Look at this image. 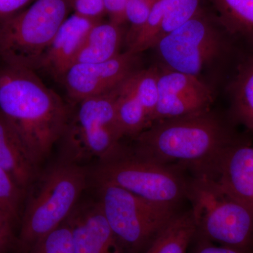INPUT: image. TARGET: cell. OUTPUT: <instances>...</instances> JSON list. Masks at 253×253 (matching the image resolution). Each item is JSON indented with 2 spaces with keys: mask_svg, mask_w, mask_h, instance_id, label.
Returning <instances> with one entry per match:
<instances>
[{
  "mask_svg": "<svg viewBox=\"0 0 253 253\" xmlns=\"http://www.w3.org/2000/svg\"><path fill=\"white\" fill-rule=\"evenodd\" d=\"M226 123L211 109L158 121L134 137L132 151L162 165L206 174L239 142Z\"/></svg>",
  "mask_w": 253,
  "mask_h": 253,
  "instance_id": "cell-1",
  "label": "cell"
},
{
  "mask_svg": "<svg viewBox=\"0 0 253 253\" xmlns=\"http://www.w3.org/2000/svg\"><path fill=\"white\" fill-rule=\"evenodd\" d=\"M0 112L39 165L61 140L69 122L62 99L28 68L0 65Z\"/></svg>",
  "mask_w": 253,
  "mask_h": 253,
  "instance_id": "cell-2",
  "label": "cell"
},
{
  "mask_svg": "<svg viewBox=\"0 0 253 253\" xmlns=\"http://www.w3.org/2000/svg\"><path fill=\"white\" fill-rule=\"evenodd\" d=\"M88 176L85 168L63 160L38 175L26 193L14 246L16 253H28L67 219L78 206Z\"/></svg>",
  "mask_w": 253,
  "mask_h": 253,
  "instance_id": "cell-3",
  "label": "cell"
},
{
  "mask_svg": "<svg viewBox=\"0 0 253 253\" xmlns=\"http://www.w3.org/2000/svg\"><path fill=\"white\" fill-rule=\"evenodd\" d=\"M184 171L141 157L122 144L114 154L99 161L92 177L96 185L113 184L153 204L177 211L187 199L189 179Z\"/></svg>",
  "mask_w": 253,
  "mask_h": 253,
  "instance_id": "cell-4",
  "label": "cell"
},
{
  "mask_svg": "<svg viewBox=\"0 0 253 253\" xmlns=\"http://www.w3.org/2000/svg\"><path fill=\"white\" fill-rule=\"evenodd\" d=\"M187 199L197 223L196 236L220 246L253 253V214L204 176L189 179Z\"/></svg>",
  "mask_w": 253,
  "mask_h": 253,
  "instance_id": "cell-5",
  "label": "cell"
},
{
  "mask_svg": "<svg viewBox=\"0 0 253 253\" xmlns=\"http://www.w3.org/2000/svg\"><path fill=\"white\" fill-rule=\"evenodd\" d=\"M72 9L69 0H35L0 22V60L36 71L60 26Z\"/></svg>",
  "mask_w": 253,
  "mask_h": 253,
  "instance_id": "cell-6",
  "label": "cell"
},
{
  "mask_svg": "<svg viewBox=\"0 0 253 253\" xmlns=\"http://www.w3.org/2000/svg\"><path fill=\"white\" fill-rule=\"evenodd\" d=\"M119 86L80 101L76 116L69 120L61 139L63 161L76 164L91 158L101 161L121 147L124 136L116 113Z\"/></svg>",
  "mask_w": 253,
  "mask_h": 253,
  "instance_id": "cell-7",
  "label": "cell"
},
{
  "mask_svg": "<svg viewBox=\"0 0 253 253\" xmlns=\"http://www.w3.org/2000/svg\"><path fill=\"white\" fill-rule=\"evenodd\" d=\"M99 204L126 253H141L178 212L111 184H96Z\"/></svg>",
  "mask_w": 253,
  "mask_h": 253,
  "instance_id": "cell-8",
  "label": "cell"
},
{
  "mask_svg": "<svg viewBox=\"0 0 253 253\" xmlns=\"http://www.w3.org/2000/svg\"><path fill=\"white\" fill-rule=\"evenodd\" d=\"M220 32L199 11L194 17L163 37L153 49L168 69L198 76L205 66L225 49Z\"/></svg>",
  "mask_w": 253,
  "mask_h": 253,
  "instance_id": "cell-9",
  "label": "cell"
},
{
  "mask_svg": "<svg viewBox=\"0 0 253 253\" xmlns=\"http://www.w3.org/2000/svg\"><path fill=\"white\" fill-rule=\"evenodd\" d=\"M126 50L117 56L99 63H75L61 80L71 99L82 100L109 92L140 69V58Z\"/></svg>",
  "mask_w": 253,
  "mask_h": 253,
  "instance_id": "cell-10",
  "label": "cell"
},
{
  "mask_svg": "<svg viewBox=\"0 0 253 253\" xmlns=\"http://www.w3.org/2000/svg\"><path fill=\"white\" fill-rule=\"evenodd\" d=\"M158 86V100L153 124L208 111L214 101L209 86L193 75L168 68L159 70Z\"/></svg>",
  "mask_w": 253,
  "mask_h": 253,
  "instance_id": "cell-11",
  "label": "cell"
},
{
  "mask_svg": "<svg viewBox=\"0 0 253 253\" xmlns=\"http://www.w3.org/2000/svg\"><path fill=\"white\" fill-rule=\"evenodd\" d=\"M73 253H126L99 202L78 205L66 219Z\"/></svg>",
  "mask_w": 253,
  "mask_h": 253,
  "instance_id": "cell-12",
  "label": "cell"
},
{
  "mask_svg": "<svg viewBox=\"0 0 253 253\" xmlns=\"http://www.w3.org/2000/svg\"><path fill=\"white\" fill-rule=\"evenodd\" d=\"M222 191L253 214V147L239 141L206 174Z\"/></svg>",
  "mask_w": 253,
  "mask_h": 253,
  "instance_id": "cell-13",
  "label": "cell"
},
{
  "mask_svg": "<svg viewBox=\"0 0 253 253\" xmlns=\"http://www.w3.org/2000/svg\"><path fill=\"white\" fill-rule=\"evenodd\" d=\"M201 0H156L147 21L130 41L128 51L135 54L154 48L160 40L201 11Z\"/></svg>",
  "mask_w": 253,
  "mask_h": 253,
  "instance_id": "cell-14",
  "label": "cell"
},
{
  "mask_svg": "<svg viewBox=\"0 0 253 253\" xmlns=\"http://www.w3.org/2000/svg\"><path fill=\"white\" fill-rule=\"evenodd\" d=\"M100 21L76 14L67 17L43 56L39 69L61 81L65 73L73 64L88 33Z\"/></svg>",
  "mask_w": 253,
  "mask_h": 253,
  "instance_id": "cell-15",
  "label": "cell"
},
{
  "mask_svg": "<svg viewBox=\"0 0 253 253\" xmlns=\"http://www.w3.org/2000/svg\"><path fill=\"white\" fill-rule=\"evenodd\" d=\"M38 166L17 131L0 112V168L27 193L39 175Z\"/></svg>",
  "mask_w": 253,
  "mask_h": 253,
  "instance_id": "cell-16",
  "label": "cell"
},
{
  "mask_svg": "<svg viewBox=\"0 0 253 253\" xmlns=\"http://www.w3.org/2000/svg\"><path fill=\"white\" fill-rule=\"evenodd\" d=\"M196 233L192 210L177 212L141 253H189Z\"/></svg>",
  "mask_w": 253,
  "mask_h": 253,
  "instance_id": "cell-17",
  "label": "cell"
},
{
  "mask_svg": "<svg viewBox=\"0 0 253 253\" xmlns=\"http://www.w3.org/2000/svg\"><path fill=\"white\" fill-rule=\"evenodd\" d=\"M123 41L121 26L102 21L93 26L76 56L75 63L103 62L120 54Z\"/></svg>",
  "mask_w": 253,
  "mask_h": 253,
  "instance_id": "cell-18",
  "label": "cell"
},
{
  "mask_svg": "<svg viewBox=\"0 0 253 253\" xmlns=\"http://www.w3.org/2000/svg\"><path fill=\"white\" fill-rule=\"evenodd\" d=\"M127 79L118 89L116 102V118L123 136L134 138L151 124L144 106L136 97Z\"/></svg>",
  "mask_w": 253,
  "mask_h": 253,
  "instance_id": "cell-19",
  "label": "cell"
},
{
  "mask_svg": "<svg viewBox=\"0 0 253 253\" xmlns=\"http://www.w3.org/2000/svg\"><path fill=\"white\" fill-rule=\"evenodd\" d=\"M219 21L229 33L253 42V0H212Z\"/></svg>",
  "mask_w": 253,
  "mask_h": 253,
  "instance_id": "cell-20",
  "label": "cell"
},
{
  "mask_svg": "<svg viewBox=\"0 0 253 253\" xmlns=\"http://www.w3.org/2000/svg\"><path fill=\"white\" fill-rule=\"evenodd\" d=\"M232 105L236 119L253 131V59L240 71L233 84Z\"/></svg>",
  "mask_w": 253,
  "mask_h": 253,
  "instance_id": "cell-21",
  "label": "cell"
},
{
  "mask_svg": "<svg viewBox=\"0 0 253 253\" xmlns=\"http://www.w3.org/2000/svg\"><path fill=\"white\" fill-rule=\"evenodd\" d=\"M158 76L159 68L152 66L138 70L127 79L136 97L144 106L151 125L158 100Z\"/></svg>",
  "mask_w": 253,
  "mask_h": 253,
  "instance_id": "cell-22",
  "label": "cell"
},
{
  "mask_svg": "<svg viewBox=\"0 0 253 253\" xmlns=\"http://www.w3.org/2000/svg\"><path fill=\"white\" fill-rule=\"evenodd\" d=\"M26 191L0 168V211L16 222L21 219Z\"/></svg>",
  "mask_w": 253,
  "mask_h": 253,
  "instance_id": "cell-23",
  "label": "cell"
},
{
  "mask_svg": "<svg viewBox=\"0 0 253 253\" xmlns=\"http://www.w3.org/2000/svg\"><path fill=\"white\" fill-rule=\"evenodd\" d=\"M28 253H73L71 230L66 221L37 242Z\"/></svg>",
  "mask_w": 253,
  "mask_h": 253,
  "instance_id": "cell-24",
  "label": "cell"
},
{
  "mask_svg": "<svg viewBox=\"0 0 253 253\" xmlns=\"http://www.w3.org/2000/svg\"><path fill=\"white\" fill-rule=\"evenodd\" d=\"M156 0H128L126 8V21L131 25L126 36V43L144 26Z\"/></svg>",
  "mask_w": 253,
  "mask_h": 253,
  "instance_id": "cell-25",
  "label": "cell"
},
{
  "mask_svg": "<svg viewBox=\"0 0 253 253\" xmlns=\"http://www.w3.org/2000/svg\"><path fill=\"white\" fill-rule=\"evenodd\" d=\"M72 9L74 14L95 21H102L106 14L104 0H74Z\"/></svg>",
  "mask_w": 253,
  "mask_h": 253,
  "instance_id": "cell-26",
  "label": "cell"
},
{
  "mask_svg": "<svg viewBox=\"0 0 253 253\" xmlns=\"http://www.w3.org/2000/svg\"><path fill=\"white\" fill-rule=\"evenodd\" d=\"M15 223L7 214L0 211V253H7L14 248L16 239Z\"/></svg>",
  "mask_w": 253,
  "mask_h": 253,
  "instance_id": "cell-27",
  "label": "cell"
},
{
  "mask_svg": "<svg viewBox=\"0 0 253 253\" xmlns=\"http://www.w3.org/2000/svg\"><path fill=\"white\" fill-rule=\"evenodd\" d=\"M191 246V253H242L231 248L213 244L198 236H195Z\"/></svg>",
  "mask_w": 253,
  "mask_h": 253,
  "instance_id": "cell-28",
  "label": "cell"
},
{
  "mask_svg": "<svg viewBox=\"0 0 253 253\" xmlns=\"http://www.w3.org/2000/svg\"><path fill=\"white\" fill-rule=\"evenodd\" d=\"M35 0H0V22L27 8Z\"/></svg>",
  "mask_w": 253,
  "mask_h": 253,
  "instance_id": "cell-29",
  "label": "cell"
},
{
  "mask_svg": "<svg viewBox=\"0 0 253 253\" xmlns=\"http://www.w3.org/2000/svg\"><path fill=\"white\" fill-rule=\"evenodd\" d=\"M73 1H74V0H69L70 3H71V6H72Z\"/></svg>",
  "mask_w": 253,
  "mask_h": 253,
  "instance_id": "cell-30",
  "label": "cell"
}]
</instances>
